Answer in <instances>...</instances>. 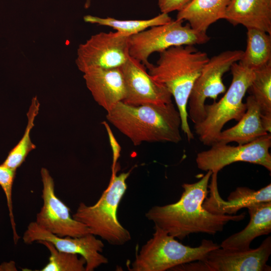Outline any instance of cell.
<instances>
[{
  "instance_id": "obj_1",
  "label": "cell",
  "mask_w": 271,
  "mask_h": 271,
  "mask_svg": "<svg viewBox=\"0 0 271 271\" xmlns=\"http://www.w3.org/2000/svg\"><path fill=\"white\" fill-rule=\"evenodd\" d=\"M212 174V171H208L198 181L184 183L182 185L184 191L177 202L153 206L146 213V217L180 240L193 233L214 235L221 232L228 222L243 220L245 212L237 215L216 214L203 207Z\"/></svg>"
},
{
  "instance_id": "obj_2",
  "label": "cell",
  "mask_w": 271,
  "mask_h": 271,
  "mask_svg": "<svg viewBox=\"0 0 271 271\" xmlns=\"http://www.w3.org/2000/svg\"><path fill=\"white\" fill-rule=\"evenodd\" d=\"M106 117L135 146L144 142L178 144L182 139L180 114L172 102L134 106L120 101Z\"/></svg>"
},
{
  "instance_id": "obj_3",
  "label": "cell",
  "mask_w": 271,
  "mask_h": 271,
  "mask_svg": "<svg viewBox=\"0 0 271 271\" xmlns=\"http://www.w3.org/2000/svg\"><path fill=\"white\" fill-rule=\"evenodd\" d=\"M159 53L156 64L146 67L148 72L174 97L180 114L181 130L190 142L194 136L188 121V101L194 83L209 58L194 45L174 46Z\"/></svg>"
},
{
  "instance_id": "obj_4",
  "label": "cell",
  "mask_w": 271,
  "mask_h": 271,
  "mask_svg": "<svg viewBox=\"0 0 271 271\" xmlns=\"http://www.w3.org/2000/svg\"><path fill=\"white\" fill-rule=\"evenodd\" d=\"M118 170L111 174L107 187L97 202L91 206L80 203L72 215L74 219L85 225L90 233L113 245H122L131 238L117 216L118 206L127 188L126 181L131 170L117 175Z\"/></svg>"
},
{
  "instance_id": "obj_5",
  "label": "cell",
  "mask_w": 271,
  "mask_h": 271,
  "mask_svg": "<svg viewBox=\"0 0 271 271\" xmlns=\"http://www.w3.org/2000/svg\"><path fill=\"white\" fill-rule=\"evenodd\" d=\"M153 237L144 244L128 268L130 271H165L184 263L203 260L211 250L220 247L211 240L200 245H184L166 231L154 226Z\"/></svg>"
},
{
  "instance_id": "obj_6",
  "label": "cell",
  "mask_w": 271,
  "mask_h": 271,
  "mask_svg": "<svg viewBox=\"0 0 271 271\" xmlns=\"http://www.w3.org/2000/svg\"><path fill=\"white\" fill-rule=\"evenodd\" d=\"M231 84L217 102L205 104V117L195 124L194 129L202 143L211 146L215 143L224 125L229 121H238L246 111L243 98L254 76V71L234 63L230 68Z\"/></svg>"
},
{
  "instance_id": "obj_7",
  "label": "cell",
  "mask_w": 271,
  "mask_h": 271,
  "mask_svg": "<svg viewBox=\"0 0 271 271\" xmlns=\"http://www.w3.org/2000/svg\"><path fill=\"white\" fill-rule=\"evenodd\" d=\"M182 20L149 28L129 37V55L146 67L150 63L149 56L170 47L181 45H195L208 42L210 38L206 33L197 31Z\"/></svg>"
},
{
  "instance_id": "obj_8",
  "label": "cell",
  "mask_w": 271,
  "mask_h": 271,
  "mask_svg": "<svg viewBox=\"0 0 271 271\" xmlns=\"http://www.w3.org/2000/svg\"><path fill=\"white\" fill-rule=\"evenodd\" d=\"M243 54L241 50H227L209 58L196 79L188 101V116L194 123L205 117V101L207 98L214 100L226 91L222 77L230 70L232 65L240 60Z\"/></svg>"
},
{
  "instance_id": "obj_9",
  "label": "cell",
  "mask_w": 271,
  "mask_h": 271,
  "mask_svg": "<svg viewBox=\"0 0 271 271\" xmlns=\"http://www.w3.org/2000/svg\"><path fill=\"white\" fill-rule=\"evenodd\" d=\"M270 133L253 142L237 146L215 143L206 151L198 153L196 158L198 168L204 171L218 173L235 162H244L262 166L271 171Z\"/></svg>"
},
{
  "instance_id": "obj_10",
  "label": "cell",
  "mask_w": 271,
  "mask_h": 271,
  "mask_svg": "<svg viewBox=\"0 0 271 271\" xmlns=\"http://www.w3.org/2000/svg\"><path fill=\"white\" fill-rule=\"evenodd\" d=\"M271 254V237L254 249L233 250L219 247L209 251L204 259L185 264L188 271H270L267 262Z\"/></svg>"
},
{
  "instance_id": "obj_11",
  "label": "cell",
  "mask_w": 271,
  "mask_h": 271,
  "mask_svg": "<svg viewBox=\"0 0 271 271\" xmlns=\"http://www.w3.org/2000/svg\"><path fill=\"white\" fill-rule=\"evenodd\" d=\"M129 37L119 32H100L79 45L76 64L82 73L93 68H119L128 59Z\"/></svg>"
},
{
  "instance_id": "obj_12",
  "label": "cell",
  "mask_w": 271,
  "mask_h": 271,
  "mask_svg": "<svg viewBox=\"0 0 271 271\" xmlns=\"http://www.w3.org/2000/svg\"><path fill=\"white\" fill-rule=\"evenodd\" d=\"M41 176L43 204L37 214L36 223L61 237H79L90 233L85 225L73 218L70 209L56 196L54 181L48 169L42 168Z\"/></svg>"
},
{
  "instance_id": "obj_13",
  "label": "cell",
  "mask_w": 271,
  "mask_h": 271,
  "mask_svg": "<svg viewBox=\"0 0 271 271\" xmlns=\"http://www.w3.org/2000/svg\"><path fill=\"white\" fill-rule=\"evenodd\" d=\"M95 236L91 233L79 237L59 236L42 228L34 221L28 225L23 240L28 244L39 241H48L59 251L80 255L86 260L85 271H93L108 262V259L101 254L103 243Z\"/></svg>"
},
{
  "instance_id": "obj_14",
  "label": "cell",
  "mask_w": 271,
  "mask_h": 271,
  "mask_svg": "<svg viewBox=\"0 0 271 271\" xmlns=\"http://www.w3.org/2000/svg\"><path fill=\"white\" fill-rule=\"evenodd\" d=\"M126 95L122 102L134 106L162 104L172 102V94L163 84L155 80L141 62L129 56L120 67Z\"/></svg>"
},
{
  "instance_id": "obj_15",
  "label": "cell",
  "mask_w": 271,
  "mask_h": 271,
  "mask_svg": "<svg viewBox=\"0 0 271 271\" xmlns=\"http://www.w3.org/2000/svg\"><path fill=\"white\" fill-rule=\"evenodd\" d=\"M217 173H212L208 188L209 198H206L203 206L211 213L216 214L235 215L242 208L252 204L271 202V184L269 183L257 191L246 187H239L230 193L227 200L220 197L217 186Z\"/></svg>"
},
{
  "instance_id": "obj_16",
  "label": "cell",
  "mask_w": 271,
  "mask_h": 271,
  "mask_svg": "<svg viewBox=\"0 0 271 271\" xmlns=\"http://www.w3.org/2000/svg\"><path fill=\"white\" fill-rule=\"evenodd\" d=\"M87 88L94 100L106 112L123 101L126 88L120 68H93L83 73Z\"/></svg>"
},
{
  "instance_id": "obj_17",
  "label": "cell",
  "mask_w": 271,
  "mask_h": 271,
  "mask_svg": "<svg viewBox=\"0 0 271 271\" xmlns=\"http://www.w3.org/2000/svg\"><path fill=\"white\" fill-rule=\"evenodd\" d=\"M224 19L234 26L241 25L271 35V0H230Z\"/></svg>"
},
{
  "instance_id": "obj_18",
  "label": "cell",
  "mask_w": 271,
  "mask_h": 271,
  "mask_svg": "<svg viewBox=\"0 0 271 271\" xmlns=\"http://www.w3.org/2000/svg\"><path fill=\"white\" fill-rule=\"evenodd\" d=\"M246 208L250 216L248 224L240 231L224 239L220 247L247 250L255 238L271 232V202L255 203Z\"/></svg>"
},
{
  "instance_id": "obj_19",
  "label": "cell",
  "mask_w": 271,
  "mask_h": 271,
  "mask_svg": "<svg viewBox=\"0 0 271 271\" xmlns=\"http://www.w3.org/2000/svg\"><path fill=\"white\" fill-rule=\"evenodd\" d=\"M245 104L246 111L238 123L229 128L222 130L215 143L236 142L238 145H243L268 134L261 123L259 106L252 95L246 98Z\"/></svg>"
},
{
  "instance_id": "obj_20",
  "label": "cell",
  "mask_w": 271,
  "mask_h": 271,
  "mask_svg": "<svg viewBox=\"0 0 271 271\" xmlns=\"http://www.w3.org/2000/svg\"><path fill=\"white\" fill-rule=\"evenodd\" d=\"M230 0H192L178 11L176 20L186 21L193 29L206 33L212 24L224 19Z\"/></svg>"
},
{
  "instance_id": "obj_21",
  "label": "cell",
  "mask_w": 271,
  "mask_h": 271,
  "mask_svg": "<svg viewBox=\"0 0 271 271\" xmlns=\"http://www.w3.org/2000/svg\"><path fill=\"white\" fill-rule=\"evenodd\" d=\"M247 30L246 48L238 62L255 70L271 63V35L257 29Z\"/></svg>"
},
{
  "instance_id": "obj_22",
  "label": "cell",
  "mask_w": 271,
  "mask_h": 271,
  "mask_svg": "<svg viewBox=\"0 0 271 271\" xmlns=\"http://www.w3.org/2000/svg\"><path fill=\"white\" fill-rule=\"evenodd\" d=\"M83 20L86 23L111 27L116 32L128 37L149 28L168 23L172 20L169 14L163 13L148 20H121L110 17L100 18L91 15L85 16Z\"/></svg>"
},
{
  "instance_id": "obj_23",
  "label": "cell",
  "mask_w": 271,
  "mask_h": 271,
  "mask_svg": "<svg viewBox=\"0 0 271 271\" xmlns=\"http://www.w3.org/2000/svg\"><path fill=\"white\" fill-rule=\"evenodd\" d=\"M40 104L37 96H34L27 113L28 123L24 133L21 140L10 151L2 163L7 167L17 171L25 161L30 152L36 149L30 138L31 130L34 126V121L38 115Z\"/></svg>"
},
{
  "instance_id": "obj_24",
  "label": "cell",
  "mask_w": 271,
  "mask_h": 271,
  "mask_svg": "<svg viewBox=\"0 0 271 271\" xmlns=\"http://www.w3.org/2000/svg\"><path fill=\"white\" fill-rule=\"evenodd\" d=\"M253 71L254 78L247 91L258 104L262 114H271V63Z\"/></svg>"
},
{
  "instance_id": "obj_25",
  "label": "cell",
  "mask_w": 271,
  "mask_h": 271,
  "mask_svg": "<svg viewBox=\"0 0 271 271\" xmlns=\"http://www.w3.org/2000/svg\"><path fill=\"white\" fill-rule=\"evenodd\" d=\"M37 242L44 245L50 253L48 262L41 271H85L86 260L82 256L59 251L48 241Z\"/></svg>"
},
{
  "instance_id": "obj_26",
  "label": "cell",
  "mask_w": 271,
  "mask_h": 271,
  "mask_svg": "<svg viewBox=\"0 0 271 271\" xmlns=\"http://www.w3.org/2000/svg\"><path fill=\"white\" fill-rule=\"evenodd\" d=\"M16 173V171L7 167L2 164L0 165V186L6 197L13 233V239L15 244L17 243L20 238L16 231L12 202V189Z\"/></svg>"
},
{
  "instance_id": "obj_27",
  "label": "cell",
  "mask_w": 271,
  "mask_h": 271,
  "mask_svg": "<svg viewBox=\"0 0 271 271\" xmlns=\"http://www.w3.org/2000/svg\"><path fill=\"white\" fill-rule=\"evenodd\" d=\"M161 13L169 14L175 11H179L192 0H157Z\"/></svg>"
},
{
  "instance_id": "obj_28",
  "label": "cell",
  "mask_w": 271,
  "mask_h": 271,
  "mask_svg": "<svg viewBox=\"0 0 271 271\" xmlns=\"http://www.w3.org/2000/svg\"><path fill=\"white\" fill-rule=\"evenodd\" d=\"M261 121L264 130L270 133L271 132V114L261 115Z\"/></svg>"
},
{
  "instance_id": "obj_29",
  "label": "cell",
  "mask_w": 271,
  "mask_h": 271,
  "mask_svg": "<svg viewBox=\"0 0 271 271\" xmlns=\"http://www.w3.org/2000/svg\"><path fill=\"white\" fill-rule=\"evenodd\" d=\"M0 270H17L15 262L11 261L9 262H4L0 265Z\"/></svg>"
}]
</instances>
